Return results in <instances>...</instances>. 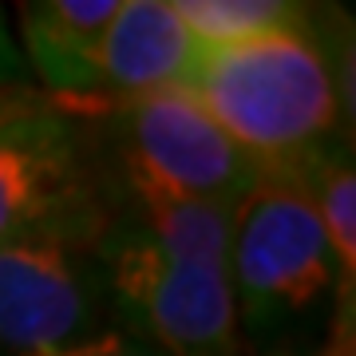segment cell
<instances>
[{
	"instance_id": "obj_1",
	"label": "cell",
	"mask_w": 356,
	"mask_h": 356,
	"mask_svg": "<svg viewBox=\"0 0 356 356\" xmlns=\"http://www.w3.org/2000/svg\"><path fill=\"white\" fill-rule=\"evenodd\" d=\"M186 91L261 166H297L337 151V72L309 20L242 44L198 48Z\"/></svg>"
},
{
	"instance_id": "obj_2",
	"label": "cell",
	"mask_w": 356,
	"mask_h": 356,
	"mask_svg": "<svg viewBox=\"0 0 356 356\" xmlns=\"http://www.w3.org/2000/svg\"><path fill=\"white\" fill-rule=\"evenodd\" d=\"M309 166L313 159L261 166L254 191L234 206L229 285L238 317L254 329L297 317L337 289V261L317 214Z\"/></svg>"
},
{
	"instance_id": "obj_3",
	"label": "cell",
	"mask_w": 356,
	"mask_h": 356,
	"mask_svg": "<svg viewBox=\"0 0 356 356\" xmlns=\"http://www.w3.org/2000/svg\"><path fill=\"white\" fill-rule=\"evenodd\" d=\"M103 229L67 111L24 83L0 91V245L60 238L95 250Z\"/></svg>"
},
{
	"instance_id": "obj_4",
	"label": "cell",
	"mask_w": 356,
	"mask_h": 356,
	"mask_svg": "<svg viewBox=\"0 0 356 356\" xmlns=\"http://www.w3.org/2000/svg\"><path fill=\"white\" fill-rule=\"evenodd\" d=\"M115 317L166 356H226L238 344L229 269L191 266L135 229L107 226L95 242Z\"/></svg>"
},
{
	"instance_id": "obj_5",
	"label": "cell",
	"mask_w": 356,
	"mask_h": 356,
	"mask_svg": "<svg viewBox=\"0 0 356 356\" xmlns=\"http://www.w3.org/2000/svg\"><path fill=\"white\" fill-rule=\"evenodd\" d=\"M115 305L95 250L28 238L0 245V344L16 356H48L115 332Z\"/></svg>"
},
{
	"instance_id": "obj_6",
	"label": "cell",
	"mask_w": 356,
	"mask_h": 356,
	"mask_svg": "<svg viewBox=\"0 0 356 356\" xmlns=\"http://www.w3.org/2000/svg\"><path fill=\"white\" fill-rule=\"evenodd\" d=\"M119 111V159L127 178L218 206H238L254 191L261 163L229 139L186 88L151 91Z\"/></svg>"
},
{
	"instance_id": "obj_7",
	"label": "cell",
	"mask_w": 356,
	"mask_h": 356,
	"mask_svg": "<svg viewBox=\"0 0 356 356\" xmlns=\"http://www.w3.org/2000/svg\"><path fill=\"white\" fill-rule=\"evenodd\" d=\"M198 40L178 20L175 0H123L99 40V95L127 103L151 91L186 88Z\"/></svg>"
},
{
	"instance_id": "obj_8",
	"label": "cell",
	"mask_w": 356,
	"mask_h": 356,
	"mask_svg": "<svg viewBox=\"0 0 356 356\" xmlns=\"http://www.w3.org/2000/svg\"><path fill=\"white\" fill-rule=\"evenodd\" d=\"M123 0H48L20 16L24 51L60 103H107L99 95V40Z\"/></svg>"
},
{
	"instance_id": "obj_9",
	"label": "cell",
	"mask_w": 356,
	"mask_h": 356,
	"mask_svg": "<svg viewBox=\"0 0 356 356\" xmlns=\"http://www.w3.org/2000/svg\"><path fill=\"white\" fill-rule=\"evenodd\" d=\"M131 202L139 210V229L163 254L191 261V266L229 269V234H234V206L182 198L159 191L143 178H127Z\"/></svg>"
},
{
	"instance_id": "obj_10",
	"label": "cell",
	"mask_w": 356,
	"mask_h": 356,
	"mask_svg": "<svg viewBox=\"0 0 356 356\" xmlns=\"http://www.w3.org/2000/svg\"><path fill=\"white\" fill-rule=\"evenodd\" d=\"M175 13L198 40V48L242 44L309 20L305 4H289V0H175Z\"/></svg>"
},
{
	"instance_id": "obj_11",
	"label": "cell",
	"mask_w": 356,
	"mask_h": 356,
	"mask_svg": "<svg viewBox=\"0 0 356 356\" xmlns=\"http://www.w3.org/2000/svg\"><path fill=\"white\" fill-rule=\"evenodd\" d=\"M317 214L329 238L332 261H337V297L344 309H353V285H356V175L353 163L341 159V151L317 154L309 166Z\"/></svg>"
},
{
	"instance_id": "obj_12",
	"label": "cell",
	"mask_w": 356,
	"mask_h": 356,
	"mask_svg": "<svg viewBox=\"0 0 356 356\" xmlns=\"http://www.w3.org/2000/svg\"><path fill=\"white\" fill-rule=\"evenodd\" d=\"M48 356H166L163 348H154L151 341H143L127 329H115L107 337L91 344H79V348H67V353H48Z\"/></svg>"
},
{
	"instance_id": "obj_13",
	"label": "cell",
	"mask_w": 356,
	"mask_h": 356,
	"mask_svg": "<svg viewBox=\"0 0 356 356\" xmlns=\"http://www.w3.org/2000/svg\"><path fill=\"white\" fill-rule=\"evenodd\" d=\"M16 76H20V56L13 51V44H8V36H4V20H0V91L20 88Z\"/></svg>"
}]
</instances>
